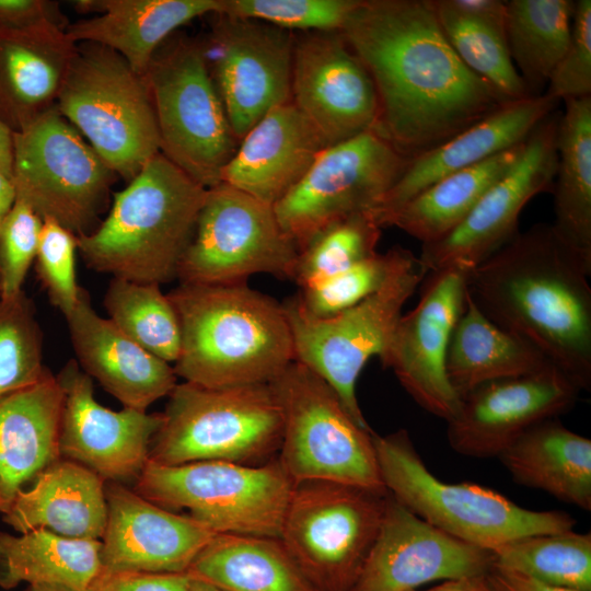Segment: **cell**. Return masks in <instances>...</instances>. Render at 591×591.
Wrapping results in <instances>:
<instances>
[{"instance_id": "obj_1", "label": "cell", "mask_w": 591, "mask_h": 591, "mask_svg": "<svg viewBox=\"0 0 591 591\" xmlns=\"http://www.w3.org/2000/svg\"><path fill=\"white\" fill-rule=\"evenodd\" d=\"M340 32L373 81L374 130L408 160L507 105L457 57L429 0H359Z\"/></svg>"}, {"instance_id": "obj_2", "label": "cell", "mask_w": 591, "mask_h": 591, "mask_svg": "<svg viewBox=\"0 0 591 591\" xmlns=\"http://www.w3.org/2000/svg\"><path fill=\"white\" fill-rule=\"evenodd\" d=\"M591 263L537 223L465 274L496 325L536 348L580 391L591 390Z\"/></svg>"}, {"instance_id": "obj_3", "label": "cell", "mask_w": 591, "mask_h": 591, "mask_svg": "<svg viewBox=\"0 0 591 591\" xmlns=\"http://www.w3.org/2000/svg\"><path fill=\"white\" fill-rule=\"evenodd\" d=\"M181 329L177 378L205 387L270 383L294 361L282 304L235 285L179 283L167 293Z\"/></svg>"}, {"instance_id": "obj_4", "label": "cell", "mask_w": 591, "mask_h": 591, "mask_svg": "<svg viewBox=\"0 0 591 591\" xmlns=\"http://www.w3.org/2000/svg\"><path fill=\"white\" fill-rule=\"evenodd\" d=\"M207 192L158 153L114 194L111 210L99 227L77 236L83 262L113 278L157 285L172 281Z\"/></svg>"}, {"instance_id": "obj_5", "label": "cell", "mask_w": 591, "mask_h": 591, "mask_svg": "<svg viewBox=\"0 0 591 591\" xmlns=\"http://www.w3.org/2000/svg\"><path fill=\"white\" fill-rule=\"evenodd\" d=\"M380 475L398 502L442 532L491 549L508 541L572 530L564 511L523 508L505 496L472 483L449 484L425 465L406 430L372 433Z\"/></svg>"}, {"instance_id": "obj_6", "label": "cell", "mask_w": 591, "mask_h": 591, "mask_svg": "<svg viewBox=\"0 0 591 591\" xmlns=\"http://www.w3.org/2000/svg\"><path fill=\"white\" fill-rule=\"evenodd\" d=\"M283 417L270 383L205 387L177 383L154 434L149 462L254 464L280 449Z\"/></svg>"}, {"instance_id": "obj_7", "label": "cell", "mask_w": 591, "mask_h": 591, "mask_svg": "<svg viewBox=\"0 0 591 591\" xmlns=\"http://www.w3.org/2000/svg\"><path fill=\"white\" fill-rule=\"evenodd\" d=\"M56 107L104 163L127 182L160 153L147 78L108 47L77 43Z\"/></svg>"}, {"instance_id": "obj_8", "label": "cell", "mask_w": 591, "mask_h": 591, "mask_svg": "<svg viewBox=\"0 0 591 591\" xmlns=\"http://www.w3.org/2000/svg\"><path fill=\"white\" fill-rule=\"evenodd\" d=\"M144 76L160 153L204 187L219 185L240 141L210 74L202 43L172 34L154 53Z\"/></svg>"}, {"instance_id": "obj_9", "label": "cell", "mask_w": 591, "mask_h": 591, "mask_svg": "<svg viewBox=\"0 0 591 591\" xmlns=\"http://www.w3.org/2000/svg\"><path fill=\"white\" fill-rule=\"evenodd\" d=\"M294 483L278 460L264 465L147 462L135 491L167 510L184 509L215 533L280 538Z\"/></svg>"}, {"instance_id": "obj_10", "label": "cell", "mask_w": 591, "mask_h": 591, "mask_svg": "<svg viewBox=\"0 0 591 591\" xmlns=\"http://www.w3.org/2000/svg\"><path fill=\"white\" fill-rule=\"evenodd\" d=\"M270 385L280 403L282 468L293 483L327 480L387 491L372 441L336 392L304 364L292 361Z\"/></svg>"}, {"instance_id": "obj_11", "label": "cell", "mask_w": 591, "mask_h": 591, "mask_svg": "<svg viewBox=\"0 0 591 591\" xmlns=\"http://www.w3.org/2000/svg\"><path fill=\"white\" fill-rule=\"evenodd\" d=\"M389 491L327 480L296 483L280 541L316 591H352Z\"/></svg>"}, {"instance_id": "obj_12", "label": "cell", "mask_w": 591, "mask_h": 591, "mask_svg": "<svg viewBox=\"0 0 591 591\" xmlns=\"http://www.w3.org/2000/svg\"><path fill=\"white\" fill-rule=\"evenodd\" d=\"M426 275L410 252L379 290L333 316H309L293 297L281 303L294 360L322 378L364 430L372 431L356 395L358 378L371 357L384 354L404 304Z\"/></svg>"}, {"instance_id": "obj_13", "label": "cell", "mask_w": 591, "mask_h": 591, "mask_svg": "<svg viewBox=\"0 0 591 591\" xmlns=\"http://www.w3.org/2000/svg\"><path fill=\"white\" fill-rule=\"evenodd\" d=\"M116 176L56 106L12 132L15 199L76 236L92 231Z\"/></svg>"}, {"instance_id": "obj_14", "label": "cell", "mask_w": 591, "mask_h": 591, "mask_svg": "<svg viewBox=\"0 0 591 591\" xmlns=\"http://www.w3.org/2000/svg\"><path fill=\"white\" fill-rule=\"evenodd\" d=\"M299 250L274 206L228 184L208 188L177 267L181 283H244L255 274L292 280Z\"/></svg>"}, {"instance_id": "obj_15", "label": "cell", "mask_w": 591, "mask_h": 591, "mask_svg": "<svg viewBox=\"0 0 591 591\" xmlns=\"http://www.w3.org/2000/svg\"><path fill=\"white\" fill-rule=\"evenodd\" d=\"M409 161L374 129L324 148L276 217L300 252L332 224L376 210Z\"/></svg>"}, {"instance_id": "obj_16", "label": "cell", "mask_w": 591, "mask_h": 591, "mask_svg": "<svg viewBox=\"0 0 591 591\" xmlns=\"http://www.w3.org/2000/svg\"><path fill=\"white\" fill-rule=\"evenodd\" d=\"M202 43L207 65L239 141L273 108L291 102L294 35L269 23L213 13Z\"/></svg>"}, {"instance_id": "obj_17", "label": "cell", "mask_w": 591, "mask_h": 591, "mask_svg": "<svg viewBox=\"0 0 591 591\" xmlns=\"http://www.w3.org/2000/svg\"><path fill=\"white\" fill-rule=\"evenodd\" d=\"M559 118L560 113L554 111L534 128L517 162L457 227L434 242L421 244L418 259L427 274L447 268L468 271L519 233L525 205L553 188Z\"/></svg>"}, {"instance_id": "obj_18", "label": "cell", "mask_w": 591, "mask_h": 591, "mask_svg": "<svg viewBox=\"0 0 591 591\" xmlns=\"http://www.w3.org/2000/svg\"><path fill=\"white\" fill-rule=\"evenodd\" d=\"M291 102L326 148L374 129L379 115L373 81L341 32L294 36Z\"/></svg>"}, {"instance_id": "obj_19", "label": "cell", "mask_w": 591, "mask_h": 591, "mask_svg": "<svg viewBox=\"0 0 591 591\" xmlns=\"http://www.w3.org/2000/svg\"><path fill=\"white\" fill-rule=\"evenodd\" d=\"M465 274L460 268L429 274L418 303L401 315L380 358L421 408L445 421L460 404L447 376L445 359L465 303Z\"/></svg>"}, {"instance_id": "obj_20", "label": "cell", "mask_w": 591, "mask_h": 591, "mask_svg": "<svg viewBox=\"0 0 591 591\" xmlns=\"http://www.w3.org/2000/svg\"><path fill=\"white\" fill-rule=\"evenodd\" d=\"M579 393L553 366L484 383L460 398L447 421L449 444L468 457L499 456L533 426L570 410Z\"/></svg>"}, {"instance_id": "obj_21", "label": "cell", "mask_w": 591, "mask_h": 591, "mask_svg": "<svg viewBox=\"0 0 591 591\" xmlns=\"http://www.w3.org/2000/svg\"><path fill=\"white\" fill-rule=\"evenodd\" d=\"M56 379L63 394L60 457L92 470L104 480L137 479L149 461L162 414L102 406L94 397L92 379L76 359L66 362Z\"/></svg>"}, {"instance_id": "obj_22", "label": "cell", "mask_w": 591, "mask_h": 591, "mask_svg": "<svg viewBox=\"0 0 591 591\" xmlns=\"http://www.w3.org/2000/svg\"><path fill=\"white\" fill-rule=\"evenodd\" d=\"M493 567L489 549L442 532L389 494L352 591H413L432 581L486 575Z\"/></svg>"}, {"instance_id": "obj_23", "label": "cell", "mask_w": 591, "mask_h": 591, "mask_svg": "<svg viewBox=\"0 0 591 591\" xmlns=\"http://www.w3.org/2000/svg\"><path fill=\"white\" fill-rule=\"evenodd\" d=\"M101 570L184 573L213 537L210 529L143 498L121 483L105 487Z\"/></svg>"}, {"instance_id": "obj_24", "label": "cell", "mask_w": 591, "mask_h": 591, "mask_svg": "<svg viewBox=\"0 0 591 591\" xmlns=\"http://www.w3.org/2000/svg\"><path fill=\"white\" fill-rule=\"evenodd\" d=\"M66 321L80 368L124 408L146 412L177 384L174 368L100 316L85 289Z\"/></svg>"}, {"instance_id": "obj_25", "label": "cell", "mask_w": 591, "mask_h": 591, "mask_svg": "<svg viewBox=\"0 0 591 591\" xmlns=\"http://www.w3.org/2000/svg\"><path fill=\"white\" fill-rule=\"evenodd\" d=\"M324 148L311 123L288 102L273 108L241 139L221 183L274 206L301 181Z\"/></svg>"}, {"instance_id": "obj_26", "label": "cell", "mask_w": 591, "mask_h": 591, "mask_svg": "<svg viewBox=\"0 0 591 591\" xmlns=\"http://www.w3.org/2000/svg\"><path fill=\"white\" fill-rule=\"evenodd\" d=\"M558 103L541 94L503 105L441 146L410 160L371 213L373 219L379 224L384 216L437 181L522 143Z\"/></svg>"}, {"instance_id": "obj_27", "label": "cell", "mask_w": 591, "mask_h": 591, "mask_svg": "<svg viewBox=\"0 0 591 591\" xmlns=\"http://www.w3.org/2000/svg\"><path fill=\"white\" fill-rule=\"evenodd\" d=\"M76 49L53 24L0 31V121L12 132L56 106Z\"/></svg>"}, {"instance_id": "obj_28", "label": "cell", "mask_w": 591, "mask_h": 591, "mask_svg": "<svg viewBox=\"0 0 591 591\" xmlns=\"http://www.w3.org/2000/svg\"><path fill=\"white\" fill-rule=\"evenodd\" d=\"M74 8L100 14L69 23L71 40L108 47L144 76L165 39L196 18L220 13L222 0H80Z\"/></svg>"}, {"instance_id": "obj_29", "label": "cell", "mask_w": 591, "mask_h": 591, "mask_svg": "<svg viewBox=\"0 0 591 591\" xmlns=\"http://www.w3.org/2000/svg\"><path fill=\"white\" fill-rule=\"evenodd\" d=\"M62 390L49 369L35 384L0 398V513L59 454Z\"/></svg>"}, {"instance_id": "obj_30", "label": "cell", "mask_w": 591, "mask_h": 591, "mask_svg": "<svg viewBox=\"0 0 591 591\" xmlns=\"http://www.w3.org/2000/svg\"><path fill=\"white\" fill-rule=\"evenodd\" d=\"M104 479L68 459L50 463L19 493L2 520L15 532L46 529L78 540L102 538L107 521Z\"/></svg>"}, {"instance_id": "obj_31", "label": "cell", "mask_w": 591, "mask_h": 591, "mask_svg": "<svg viewBox=\"0 0 591 591\" xmlns=\"http://www.w3.org/2000/svg\"><path fill=\"white\" fill-rule=\"evenodd\" d=\"M498 457L515 483L591 509V440L557 418L533 426Z\"/></svg>"}, {"instance_id": "obj_32", "label": "cell", "mask_w": 591, "mask_h": 591, "mask_svg": "<svg viewBox=\"0 0 591 591\" xmlns=\"http://www.w3.org/2000/svg\"><path fill=\"white\" fill-rule=\"evenodd\" d=\"M549 366L536 348L486 317L465 292L445 359L447 376L459 398L484 383L535 373Z\"/></svg>"}, {"instance_id": "obj_33", "label": "cell", "mask_w": 591, "mask_h": 591, "mask_svg": "<svg viewBox=\"0 0 591 591\" xmlns=\"http://www.w3.org/2000/svg\"><path fill=\"white\" fill-rule=\"evenodd\" d=\"M186 573L224 591H316L275 537L217 533Z\"/></svg>"}, {"instance_id": "obj_34", "label": "cell", "mask_w": 591, "mask_h": 591, "mask_svg": "<svg viewBox=\"0 0 591 591\" xmlns=\"http://www.w3.org/2000/svg\"><path fill=\"white\" fill-rule=\"evenodd\" d=\"M524 141L437 181L384 216L379 221L380 228L396 227L421 244L441 239L465 219L483 195L517 162Z\"/></svg>"}, {"instance_id": "obj_35", "label": "cell", "mask_w": 591, "mask_h": 591, "mask_svg": "<svg viewBox=\"0 0 591 591\" xmlns=\"http://www.w3.org/2000/svg\"><path fill=\"white\" fill-rule=\"evenodd\" d=\"M101 541L78 540L35 529L19 535L0 531V588L25 582L85 591L102 567Z\"/></svg>"}, {"instance_id": "obj_36", "label": "cell", "mask_w": 591, "mask_h": 591, "mask_svg": "<svg viewBox=\"0 0 591 591\" xmlns=\"http://www.w3.org/2000/svg\"><path fill=\"white\" fill-rule=\"evenodd\" d=\"M552 192L560 237L591 263V96L564 102Z\"/></svg>"}, {"instance_id": "obj_37", "label": "cell", "mask_w": 591, "mask_h": 591, "mask_svg": "<svg viewBox=\"0 0 591 591\" xmlns=\"http://www.w3.org/2000/svg\"><path fill=\"white\" fill-rule=\"evenodd\" d=\"M575 1H507L506 38L512 62L532 95L551 78L567 49Z\"/></svg>"}, {"instance_id": "obj_38", "label": "cell", "mask_w": 591, "mask_h": 591, "mask_svg": "<svg viewBox=\"0 0 591 591\" xmlns=\"http://www.w3.org/2000/svg\"><path fill=\"white\" fill-rule=\"evenodd\" d=\"M438 23L461 61L506 104L532 95L518 73L506 38V24L467 16L429 0Z\"/></svg>"}, {"instance_id": "obj_39", "label": "cell", "mask_w": 591, "mask_h": 591, "mask_svg": "<svg viewBox=\"0 0 591 591\" xmlns=\"http://www.w3.org/2000/svg\"><path fill=\"white\" fill-rule=\"evenodd\" d=\"M494 566L549 587L591 591V534L567 530L514 538L490 549Z\"/></svg>"}, {"instance_id": "obj_40", "label": "cell", "mask_w": 591, "mask_h": 591, "mask_svg": "<svg viewBox=\"0 0 591 591\" xmlns=\"http://www.w3.org/2000/svg\"><path fill=\"white\" fill-rule=\"evenodd\" d=\"M108 320L155 357L175 362L181 348L179 323L160 285L112 278L104 296Z\"/></svg>"}, {"instance_id": "obj_41", "label": "cell", "mask_w": 591, "mask_h": 591, "mask_svg": "<svg viewBox=\"0 0 591 591\" xmlns=\"http://www.w3.org/2000/svg\"><path fill=\"white\" fill-rule=\"evenodd\" d=\"M381 229L371 213L332 224L299 252L292 280L310 287L375 254Z\"/></svg>"}, {"instance_id": "obj_42", "label": "cell", "mask_w": 591, "mask_h": 591, "mask_svg": "<svg viewBox=\"0 0 591 591\" xmlns=\"http://www.w3.org/2000/svg\"><path fill=\"white\" fill-rule=\"evenodd\" d=\"M47 369L32 299L24 290L0 298V398L35 384Z\"/></svg>"}, {"instance_id": "obj_43", "label": "cell", "mask_w": 591, "mask_h": 591, "mask_svg": "<svg viewBox=\"0 0 591 591\" xmlns=\"http://www.w3.org/2000/svg\"><path fill=\"white\" fill-rule=\"evenodd\" d=\"M410 251L394 246L310 287L293 298L309 316L324 318L345 311L379 290Z\"/></svg>"}, {"instance_id": "obj_44", "label": "cell", "mask_w": 591, "mask_h": 591, "mask_svg": "<svg viewBox=\"0 0 591 591\" xmlns=\"http://www.w3.org/2000/svg\"><path fill=\"white\" fill-rule=\"evenodd\" d=\"M359 0H222V11L302 32H340Z\"/></svg>"}, {"instance_id": "obj_45", "label": "cell", "mask_w": 591, "mask_h": 591, "mask_svg": "<svg viewBox=\"0 0 591 591\" xmlns=\"http://www.w3.org/2000/svg\"><path fill=\"white\" fill-rule=\"evenodd\" d=\"M77 236L54 220H43L35 257L37 278L50 303L65 318L73 310L81 287L77 282Z\"/></svg>"}, {"instance_id": "obj_46", "label": "cell", "mask_w": 591, "mask_h": 591, "mask_svg": "<svg viewBox=\"0 0 591 591\" xmlns=\"http://www.w3.org/2000/svg\"><path fill=\"white\" fill-rule=\"evenodd\" d=\"M43 220L16 200L0 230V298L20 293L35 260Z\"/></svg>"}, {"instance_id": "obj_47", "label": "cell", "mask_w": 591, "mask_h": 591, "mask_svg": "<svg viewBox=\"0 0 591 591\" xmlns=\"http://www.w3.org/2000/svg\"><path fill=\"white\" fill-rule=\"evenodd\" d=\"M544 94L557 102L591 96L590 0L575 1L570 40Z\"/></svg>"}, {"instance_id": "obj_48", "label": "cell", "mask_w": 591, "mask_h": 591, "mask_svg": "<svg viewBox=\"0 0 591 591\" xmlns=\"http://www.w3.org/2000/svg\"><path fill=\"white\" fill-rule=\"evenodd\" d=\"M189 576L101 570L85 591H188Z\"/></svg>"}, {"instance_id": "obj_49", "label": "cell", "mask_w": 591, "mask_h": 591, "mask_svg": "<svg viewBox=\"0 0 591 591\" xmlns=\"http://www.w3.org/2000/svg\"><path fill=\"white\" fill-rule=\"evenodd\" d=\"M45 24L67 28L59 4L47 0H0V31H22Z\"/></svg>"}, {"instance_id": "obj_50", "label": "cell", "mask_w": 591, "mask_h": 591, "mask_svg": "<svg viewBox=\"0 0 591 591\" xmlns=\"http://www.w3.org/2000/svg\"><path fill=\"white\" fill-rule=\"evenodd\" d=\"M487 591H570L541 583L517 571L494 566L486 575Z\"/></svg>"}, {"instance_id": "obj_51", "label": "cell", "mask_w": 591, "mask_h": 591, "mask_svg": "<svg viewBox=\"0 0 591 591\" xmlns=\"http://www.w3.org/2000/svg\"><path fill=\"white\" fill-rule=\"evenodd\" d=\"M451 10L472 18L506 24L507 1L443 0Z\"/></svg>"}, {"instance_id": "obj_52", "label": "cell", "mask_w": 591, "mask_h": 591, "mask_svg": "<svg viewBox=\"0 0 591 591\" xmlns=\"http://www.w3.org/2000/svg\"><path fill=\"white\" fill-rule=\"evenodd\" d=\"M486 575L444 580L439 586L426 590L417 589L413 591H487Z\"/></svg>"}, {"instance_id": "obj_53", "label": "cell", "mask_w": 591, "mask_h": 591, "mask_svg": "<svg viewBox=\"0 0 591 591\" xmlns=\"http://www.w3.org/2000/svg\"><path fill=\"white\" fill-rule=\"evenodd\" d=\"M12 131L0 121V172L11 177Z\"/></svg>"}, {"instance_id": "obj_54", "label": "cell", "mask_w": 591, "mask_h": 591, "mask_svg": "<svg viewBox=\"0 0 591 591\" xmlns=\"http://www.w3.org/2000/svg\"><path fill=\"white\" fill-rule=\"evenodd\" d=\"M15 192L11 179L0 172V230L2 223L15 202Z\"/></svg>"}, {"instance_id": "obj_55", "label": "cell", "mask_w": 591, "mask_h": 591, "mask_svg": "<svg viewBox=\"0 0 591 591\" xmlns=\"http://www.w3.org/2000/svg\"><path fill=\"white\" fill-rule=\"evenodd\" d=\"M188 591H224L209 582L189 577Z\"/></svg>"}, {"instance_id": "obj_56", "label": "cell", "mask_w": 591, "mask_h": 591, "mask_svg": "<svg viewBox=\"0 0 591 591\" xmlns=\"http://www.w3.org/2000/svg\"><path fill=\"white\" fill-rule=\"evenodd\" d=\"M24 591H71L67 588L48 584H34L28 586Z\"/></svg>"}]
</instances>
